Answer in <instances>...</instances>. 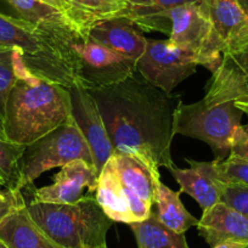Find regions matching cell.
<instances>
[{
    "mask_svg": "<svg viewBox=\"0 0 248 248\" xmlns=\"http://www.w3.org/2000/svg\"><path fill=\"white\" fill-rule=\"evenodd\" d=\"M197 229L200 236L211 247L223 242L248 245V216L235 211L223 202L203 211Z\"/></svg>",
    "mask_w": 248,
    "mask_h": 248,
    "instance_id": "e0dca14e",
    "label": "cell"
},
{
    "mask_svg": "<svg viewBox=\"0 0 248 248\" xmlns=\"http://www.w3.org/2000/svg\"><path fill=\"white\" fill-rule=\"evenodd\" d=\"M26 204L27 202L23 197L22 191L5 189L3 192H0V221L16 209L26 207Z\"/></svg>",
    "mask_w": 248,
    "mask_h": 248,
    "instance_id": "83f0119b",
    "label": "cell"
},
{
    "mask_svg": "<svg viewBox=\"0 0 248 248\" xmlns=\"http://www.w3.org/2000/svg\"><path fill=\"white\" fill-rule=\"evenodd\" d=\"M140 31L129 18L111 17L95 21L85 33L113 51L138 60L147 45V39Z\"/></svg>",
    "mask_w": 248,
    "mask_h": 248,
    "instance_id": "2e32d148",
    "label": "cell"
},
{
    "mask_svg": "<svg viewBox=\"0 0 248 248\" xmlns=\"http://www.w3.org/2000/svg\"><path fill=\"white\" fill-rule=\"evenodd\" d=\"M159 180L139 159L114 152L99 174L96 200L113 221H144L152 214Z\"/></svg>",
    "mask_w": 248,
    "mask_h": 248,
    "instance_id": "277c9868",
    "label": "cell"
},
{
    "mask_svg": "<svg viewBox=\"0 0 248 248\" xmlns=\"http://www.w3.org/2000/svg\"><path fill=\"white\" fill-rule=\"evenodd\" d=\"M247 248H248V247H247Z\"/></svg>",
    "mask_w": 248,
    "mask_h": 248,
    "instance_id": "d590c367",
    "label": "cell"
},
{
    "mask_svg": "<svg viewBox=\"0 0 248 248\" xmlns=\"http://www.w3.org/2000/svg\"><path fill=\"white\" fill-rule=\"evenodd\" d=\"M95 21L116 17L127 6V0H83Z\"/></svg>",
    "mask_w": 248,
    "mask_h": 248,
    "instance_id": "4316f807",
    "label": "cell"
},
{
    "mask_svg": "<svg viewBox=\"0 0 248 248\" xmlns=\"http://www.w3.org/2000/svg\"><path fill=\"white\" fill-rule=\"evenodd\" d=\"M217 168L225 184L237 183L248 186V161L229 155L224 161H218Z\"/></svg>",
    "mask_w": 248,
    "mask_h": 248,
    "instance_id": "d4e9b609",
    "label": "cell"
},
{
    "mask_svg": "<svg viewBox=\"0 0 248 248\" xmlns=\"http://www.w3.org/2000/svg\"><path fill=\"white\" fill-rule=\"evenodd\" d=\"M99 171L83 159H76L62 167L52 178V184L33 189V202L72 204L88 196H96Z\"/></svg>",
    "mask_w": 248,
    "mask_h": 248,
    "instance_id": "8fae6325",
    "label": "cell"
},
{
    "mask_svg": "<svg viewBox=\"0 0 248 248\" xmlns=\"http://www.w3.org/2000/svg\"><path fill=\"white\" fill-rule=\"evenodd\" d=\"M201 4L223 44V56L248 49V16L238 0H202Z\"/></svg>",
    "mask_w": 248,
    "mask_h": 248,
    "instance_id": "4fadbf2b",
    "label": "cell"
},
{
    "mask_svg": "<svg viewBox=\"0 0 248 248\" xmlns=\"http://www.w3.org/2000/svg\"><path fill=\"white\" fill-rule=\"evenodd\" d=\"M76 159L95 166L92 149L72 116L46 135L26 146L21 158L20 189L28 187L44 171Z\"/></svg>",
    "mask_w": 248,
    "mask_h": 248,
    "instance_id": "52a82bcc",
    "label": "cell"
},
{
    "mask_svg": "<svg viewBox=\"0 0 248 248\" xmlns=\"http://www.w3.org/2000/svg\"><path fill=\"white\" fill-rule=\"evenodd\" d=\"M17 80L6 102L3 132L5 139L31 145L46 135L71 116L68 88L34 77L16 49Z\"/></svg>",
    "mask_w": 248,
    "mask_h": 248,
    "instance_id": "7a4b0ae2",
    "label": "cell"
},
{
    "mask_svg": "<svg viewBox=\"0 0 248 248\" xmlns=\"http://www.w3.org/2000/svg\"><path fill=\"white\" fill-rule=\"evenodd\" d=\"M16 80V49L0 47V132L5 118L6 102Z\"/></svg>",
    "mask_w": 248,
    "mask_h": 248,
    "instance_id": "cb8c5ba5",
    "label": "cell"
},
{
    "mask_svg": "<svg viewBox=\"0 0 248 248\" xmlns=\"http://www.w3.org/2000/svg\"><path fill=\"white\" fill-rule=\"evenodd\" d=\"M88 92L99 106L117 154L139 159L156 178H161V167H174L171 141L176 106L173 95L137 72L118 84Z\"/></svg>",
    "mask_w": 248,
    "mask_h": 248,
    "instance_id": "6da1fadb",
    "label": "cell"
},
{
    "mask_svg": "<svg viewBox=\"0 0 248 248\" xmlns=\"http://www.w3.org/2000/svg\"><path fill=\"white\" fill-rule=\"evenodd\" d=\"M202 0H127V6L116 17H125L145 32H163L170 34V23L164 18L166 13L175 6Z\"/></svg>",
    "mask_w": 248,
    "mask_h": 248,
    "instance_id": "d6986e66",
    "label": "cell"
},
{
    "mask_svg": "<svg viewBox=\"0 0 248 248\" xmlns=\"http://www.w3.org/2000/svg\"><path fill=\"white\" fill-rule=\"evenodd\" d=\"M235 105L243 112V113L248 114V93L246 95H243V96L236 99Z\"/></svg>",
    "mask_w": 248,
    "mask_h": 248,
    "instance_id": "4dcf8cb0",
    "label": "cell"
},
{
    "mask_svg": "<svg viewBox=\"0 0 248 248\" xmlns=\"http://www.w3.org/2000/svg\"><path fill=\"white\" fill-rule=\"evenodd\" d=\"M20 15V18L45 30L62 31L72 28L73 23L63 11L44 0H6ZM77 31V30H76Z\"/></svg>",
    "mask_w": 248,
    "mask_h": 248,
    "instance_id": "44dd1931",
    "label": "cell"
},
{
    "mask_svg": "<svg viewBox=\"0 0 248 248\" xmlns=\"http://www.w3.org/2000/svg\"><path fill=\"white\" fill-rule=\"evenodd\" d=\"M25 150V145L9 141L0 132V185L5 189L21 191V158Z\"/></svg>",
    "mask_w": 248,
    "mask_h": 248,
    "instance_id": "603a6c76",
    "label": "cell"
},
{
    "mask_svg": "<svg viewBox=\"0 0 248 248\" xmlns=\"http://www.w3.org/2000/svg\"><path fill=\"white\" fill-rule=\"evenodd\" d=\"M0 248H9V247L5 245V243H3L1 241H0Z\"/></svg>",
    "mask_w": 248,
    "mask_h": 248,
    "instance_id": "d6a6232c",
    "label": "cell"
},
{
    "mask_svg": "<svg viewBox=\"0 0 248 248\" xmlns=\"http://www.w3.org/2000/svg\"><path fill=\"white\" fill-rule=\"evenodd\" d=\"M75 31L45 30L0 13V47L21 51L25 67L34 77L68 88L76 84L68 38Z\"/></svg>",
    "mask_w": 248,
    "mask_h": 248,
    "instance_id": "3957f363",
    "label": "cell"
},
{
    "mask_svg": "<svg viewBox=\"0 0 248 248\" xmlns=\"http://www.w3.org/2000/svg\"><path fill=\"white\" fill-rule=\"evenodd\" d=\"M196 56L171 40L147 39L146 49L137 61V72L167 94L196 72Z\"/></svg>",
    "mask_w": 248,
    "mask_h": 248,
    "instance_id": "30bf717a",
    "label": "cell"
},
{
    "mask_svg": "<svg viewBox=\"0 0 248 248\" xmlns=\"http://www.w3.org/2000/svg\"><path fill=\"white\" fill-rule=\"evenodd\" d=\"M230 155L248 161V123L246 125L240 124L235 129L231 141Z\"/></svg>",
    "mask_w": 248,
    "mask_h": 248,
    "instance_id": "f1b7e54d",
    "label": "cell"
},
{
    "mask_svg": "<svg viewBox=\"0 0 248 248\" xmlns=\"http://www.w3.org/2000/svg\"><path fill=\"white\" fill-rule=\"evenodd\" d=\"M247 243H241V242H223L219 245L213 246L212 248H247Z\"/></svg>",
    "mask_w": 248,
    "mask_h": 248,
    "instance_id": "1f68e13d",
    "label": "cell"
},
{
    "mask_svg": "<svg viewBox=\"0 0 248 248\" xmlns=\"http://www.w3.org/2000/svg\"><path fill=\"white\" fill-rule=\"evenodd\" d=\"M180 194L181 191H173L161 180L157 181L155 214L167 228L178 233H185L191 226H197L199 219L187 212L181 202Z\"/></svg>",
    "mask_w": 248,
    "mask_h": 248,
    "instance_id": "ffe728a7",
    "label": "cell"
},
{
    "mask_svg": "<svg viewBox=\"0 0 248 248\" xmlns=\"http://www.w3.org/2000/svg\"><path fill=\"white\" fill-rule=\"evenodd\" d=\"M0 241L9 248H61L33 221L26 207L0 221Z\"/></svg>",
    "mask_w": 248,
    "mask_h": 248,
    "instance_id": "ac0fdd59",
    "label": "cell"
},
{
    "mask_svg": "<svg viewBox=\"0 0 248 248\" xmlns=\"http://www.w3.org/2000/svg\"><path fill=\"white\" fill-rule=\"evenodd\" d=\"M164 18L170 23L168 39L194 54L199 66H204L212 73L216 72L220 65L224 46L201 1L175 6L166 13Z\"/></svg>",
    "mask_w": 248,
    "mask_h": 248,
    "instance_id": "9c48e42d",
    "label": "cell"
},
{
    "mask_svg": "<svg viewBox=\"0 0 248 248\" xmlns=\"http://www.w3.org/2000/svg\"><path fill=\"white\" fill-rule=\"evenodd\" d=\"M100 248H107V246H104V247H100Z\"/></svg>",
    "mask_w": 248,
    "mask_h": 248,
    "instance_id": "836d02e7",
    "label": "cell"
},
{
    "mask_svg": "<svg viewBox=\"0 0 248 248\" xmlns=\"http://www.w3.org/2000/svg\"><path fill=\"white\" fill-rule=\"evenodd\" d=\"M28 214L35 224L61 248H100L114 221L97 202L88 196L77 203L57 204L28 202Z\"/></svg>",
    "mask_w": 248,
    "mask_h": 248,
    "instance_id": "5b68a950",
    "label": "cell"
},
{
    "mask_svg": "<svg viewBox=\"0 0 248 248\" xmlns=\"http://www.w3.org/2000/svg\"><path fill=\"white\" fill-rule=\"evenodd\" d=\"M220 202L248 216V186L237 183L226 184Z\"/></svg>",
    "mask_w": 248,
    "mask_h": 248,
    "instance_id": "484cf974",
    "label": "cell"
},
{
    "mask_svg": "<svg viewBox=\"0 0 248 248\" xmlns=\"http://www.w3.org/2000/svg\"><path fill=\"white\" fill-rule=\"evenodd\" d=\"M0 192H3V190H0Z\"/></svg>",
    "mask_w": 248,
    "mask_h": 248,
    "instance_id": "e575fe53",
    "label": "cell"
},
{
    "mask_svg": "<svg viewBox=\"0 0 248 248\" xmlns=\"http://www.w3.org/2000/svg\"><path fill=\"white\" fill-rule=\"evenodd\" d=\"M67 1L75 8V10L77 11L78 17H79L80 23H82L83 33H85L88 31V28L95 22L94 17H93L92 14L88 11V9L85 8L83 0H67Z\"/></svg>",
    "mask_w": 248,
    "mask_h": 248,
    "instance_id": "f546056e",
    "label": "cell"
},
{
    "mask_svg": "<svg viewBox=\"0 0 248 248\" xmlns=\"http://www.w3.org/2000/svg\"><path fill=\"white\" fill-rule=\"evenodd\" d=\"M68 90L72 105L71 116L75 118L80 132L89 144L95 167L100 174L107 159L116 152L114 147L94 96L78 84H75Z\"/></svg>",
    "mask_w": 248,
    "mask_h": 248,
    "instance_id": "7c38bea8",
    "label": "cell"
},
{
    "mask_svg": "<svg viewBox=\"0 0 248 248\" xmlns=\"http://www.w3.org/2000/svg\"><path fill=\"white\" fill-rule=\"evenodd\" d=\"M139 248H189L184 233L170 230L152 212L144 221L130 224Z\"/></svg>",
    "mask_w": 248,
    "mask_h": 248,
    "instance_id": "7402d4cb",
    "label": "cell"
},
{
    "mask_svg": "<svg viewBox=\"0 0 248 248\" xmlns=\"http://www.w3.org/2000/svg\"><path fill=\"white\" fill-rule=\"evenodd\" d=\"M248 16V0H238ZM248 93V49L238 54L221 57L220 65L206 87L204 101L220 104L235 101Z\"/></svg>",
    "mask_w": 248,
    "mask_h": 248,
    "instance_id": "5bb4252c",
    "label": "cell"
},
{
    "mask_svg": "<svg viewBox=\"0 0 248 248\" xmlns=\"http://www.w3.org/2000/svg\"><path fill=\"white\" fill-rule=\"evenodd\" d=\"M68 46L75 62L76 84L85 90L118 84L137 72L138 60L113 51L88 33L75 31L68 38Z\"/></svg>",
    "mask_w": 248,
    "mask_h": 248,
    "instance_id": "ba28073f",
    "label": "cell"
},
{
    "mask_svg": "<svg viewBox=\"0 0 248 248\" xmlns=\"http://www.w3.org/2000/svg\"><path fill=\"white\" fill-rule=\"evenodd\" d=\"M185 161L190 164L189 169L175 166L168 169L180 185V191L190 195L203 211L219 203L226 184L219 176L218 161L199 162L190 158Z\"/></svg>",
    "mask_w": 248,
    "mask_h": 248,
    "instance_id": "9a60e30c",
    "label": "cell"
},
{
    "mask_svg": "<svg viewBox=\"0 0 248 248\" xmlns=\"http://www.w3.org/2000/svg\"><path fill=\"white\" fill-rule=\"evenodd\" d=\"M242 111L235 101L207 104L203 99L195 104L178 102L173 116V132L207 142L217 161L230 155L235 129L241 124Z\"/></svg>",
    "mask_w": 248,
    "mask_h": 248,
    "instance_id": "8992f818",
    "label": "cell"
}]
</instances>
